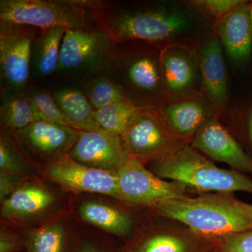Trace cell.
<instances>
[{
    "mask_svg": "<svg viewBox=\"0 0 252 252\" xmlns=\"http://www.w3.org/2000/svg\"><path fill=\"white\" fill-rule=\"evenodd\" d=\"M230 193L205 194L196 198L176 197L151 207L158 215L177 220L193 233L217 240L252 230V223L233 201Z\"/></svg>",
    "mask_w": 252,
    "mask_h": 252,
    "instance_id": "6da1fadb",
    "label": "cell"
},
{
    "mask_svg": "<svg viewBox=\"0 0 252 252\" xmlns=\"http://www.w3.org/2000/svg\"><path fill=\"white\" fill-rule=\"evenodd\" d=\"M100 0H0V23L73 31L100 27Z\"/></svg>",
    "mask_w": 252,
    "mask_h": 252,
    "instance_id": "7a4b0ae2",
    "label": "cell"
},
{
    "mask_svg": "<svg viewBox=\"0 0 252 252\" xmlns=\"http://www.w3.org/2000/svg\"><path fill=\"white\" fill-rule=\"evenodd\" d=\"M150 171L161 179L180 182L200 191L252 193V180L241 172L220 168L185 144L173 153L149 162Z\"/></svg>",
    "mask_w": 252,
    "mask_h": 252,
    "instance_id": "3957f363",
    "label": "cell"
},
{
    "mask_svg": "<svg viewBox=\"0 0 252 252\" xmlns=\"http://www.w3.org/2000/svg\"><path fill=\"white\" fill-rule=\"evenodd\" d=\"M138 45V40L116 41L105 73L127 100L140 108L157 107L155 97L162 82L161 57Z\"/></svg>",
    "mask_w": 252,
    "mask_h": 252,
    "instance_id": "277c9868",
    "label": "cell"
},
{
    "mask_svg": "<svg viewBox=\"0 0 252 252\" xmlns=\"http://www.w3.org/2000/svg\"><path fill=\"white\" fill-rule=\"evenodd\" d=\"M99 20L115 41L155 43L182 32L189 24L185 15L162 6L132 8L112 1H104Z\"/></svg>",
    "mask_w": 252,
    "mask_h": 252,
    "instance_id": "5b68a950",
    "label": "cell"
},
{
    "mask_svg": "<svg viewBox=\"0 0 252 252\" xmlns=\"http://www.w3.org/2000/svg\"><path fill=\"white\" fill-rule=\"evenodd\" d=\"M115 43L102 26L90 31L66 30L54 81H72L81 84L104 74Z\"/></svg>",
    "mask_w": 252,
    "mask_h": 252,
    "instance_id": "8992f818",
    "label": "cell"
},
{
    "mask_svg": "<svg viewBox=\"0 0 252 252\" xmlns=\"http://www.w3.org/2000/svg\"><path fill=\"white\" fill-rule=\"evenodd\" d=\"M121 137L130 157L144 164L173 153L187 144L172 130L159 106L141 108Z\"/></svg>",
    "mask_w": 252,
    "mask_h": 252,
    "instance_id": "52a82bcc",
    "label": "cell"
},
{
    "mask_svg": "<svg viewBox=\"0 0 252 252\" xmlns=\"http://www.w3.org/2000/svg\"><path fill=\"white\" fill-rule=\"evenodd\" d=\"M37 31L0 23V89L25 94L31 87V47Z\"/></svg>",
    "mask_w": 252,
    "mask_h": 252,
    "instance_id": "ba28073f",
    "label": "cell"
},
{
    "mask_svg": "<svg viewBox=\"0 0 252 252\" xmlns=\"http://www.w3.org/2000/svg\"><path fill=\"white\" fill-rule=\"evenodd\" d=\"M122 202L152 207L167 199L185 196L187 186L167 182L144 166L143 162L129 157L117 172Z\"/></svg>",
    "mask_w": 252,
    "mask_h": 252,
    "instance_id": "9c48e42d",
    "label": "cell"
},
{
    "mask_svg": "<svg viewBox=\"0 0 252 252\" xmlns=\"http://www.w3.org/2000/svg\"><path fill=\"white\" fill-rule=\"evenodd\" d=\"M44 171L48 180L65 191L103 194L122 201L116 172L86 166L69 155L46 164Z\"/></svg>",
    "mask_w": 252,
    "mask_h": 252,
    "instance_id": "30bf717a",
    "label": "cell"
},
{
    "mask_svg": "<svg viewBox=\"0 0 252 252\" xmlns=\"http://www.w3.org/2000/svg\"><path fill=\"white\" fill-rule=\"evenodd\" d=\"M80 130L45 120H36L13 134L28 157L49 163L69 155Z\"/></svg>",
    "mask_w": 252,
    "mask_h": 252,
    "instance_id": "8fae6325",
    "label": "cell"
},
{
    "mask_svg": "<svg viewBox=\"0 0 252 252\" xmlns=\"http://www.w3.org/2000/svg\"><path fill=\"white\" fill-rule=\"evenodd\" d=\"M69 156L86 166L116 173L130 157L121 136L104 130L80 131Z\"/></svg>",
    "mask_w": 252,
    "mask_h": 252,
    "instance_id": "7c38bea8",
    "label": "cell"
},
{
    "mask_svg": "<svg viewBox=\"0 0 252 252\" xmlns=\"http://www.w3.org/2000/svg\"><path fill=\"white\" fill-rule=\"evenodd\" d=\"M190 147L213 160L228 164L235 171L252 174V157L215 119H206L192 139Z\"/></svg>",
    "mask_w": 252,
    "mask_h": 252,
    "instance_id": "4fadbf2b",
    "label": "cell"
},
{
    "mask_svg": "<svg viewBox=\"0 0 252 252\" xmlns=\"http://www.w3.org/2000/svg\"><path fill=\"white\" fill-rule=\"evenodd\" d=\"M215 244L189 228H164L137 237L124 252H210L215 250Z\"/></svg>",
    "mask_w": 252,
    "mask_h": 252,
    "instance_id": "5bb4252c",
    "label": "cell"
},
{
    "mask_svg": "<svg viewBox=\"0 0 252 252\" xmlns=\"http://www.w3.org/2000/svg\"><path fill=\"white\" fill-rule=\"evenodd\" d=\"M65 32L64 28H38L31 47V86L49 87L54 82Z\"/></svg>",
    "mask_w": 252,
    "mask_h": 252,
    "instance_id": "9a60e30c",
    "label": "cell"
},
{
    "mask_svg": "<svg viewBox=\"0 0 252 252\" xmlns=\"http://www.w3.org/2000/svg\"><path fill=\"white\" fill-rule=\"evenodd\" d=\"M56 104L69 127L80 131L103 130L94 119L93 108L80 83L56 80L49 86Z\"/></svg>",
    "mask_w": 252,
    "mask_h": 252,
    "instance_id": "2e32d148",
    "label": "cell"
},
{
    "mask_svg": "<svg viewBox=\"0 0 252 252\" xmlns=\"http://www.w3.org/2000/svg\"><path fill=\"white\" fill-rule=\"evenodd\" d=\"M217 32L227 54L235 61L248 59L252 51L250 4L244 1L217 18Z\"/></svg>",
    "mask_w": 252,
    "mask_h": 252,
    "instance_id": "e0dca14e",
    "label": "cell"
},
{
    "mask_svg": "<svg viewBox=\"0 0 252 252\" xmlns=\"http://www.w3.org/2000/svg\"><path fill=\"white\" fill-rule=\"evenodd\" d=\"M54 201V195L42 185L22 184L1 203V215L8 220H26L46 211Z\"/></svg>",
    "mask_w": 252,
    "mask_h": 252,
    "instance_id": "ac0fdd59",
    "label": "cell"
},
{
    "mask_svg": "<svg viewBox=\"0 0 252 252\" xmlns=\"http://www.w3.org/2000/svg\"><path fill=\"white\" fill-rule=\"evenodd\" d=\"M201 69L203 84L209 95L216 103H223L226 97L227 78L219 38L212 39L204 48Z\"/></svg>",
    "mask_w": 252,
    "mask_h": 252,
    "instance_id": "d6986e66",
    "label": "cell"
},
{
    "mask_svg": "<svg viewBox=\"0 0 252 252\" xmlns=\"http://www.w3.org/2000/svg\"><path fill=\"white\" fill-rule=\"evenodd\" d=\"M36 120L32 106L24 94L0 89L1 130L14 134Z\"/></svg>",
    "mask_w": 252,
    "mask_h": 252,
    "instance_id": "ffe728a7",
    "label": "cell"
},
{
    "mask_svg": "<svg viewBox=\"0 0 252 252\" xmlns=\"http://www.w3.org/2000/svg\"><path fill=\"white\" fill-rule=\"evenodd\" d=\"M81 218L91 224L119 236H125L132 228L130 217L116 207L96 201L81 204L79 209Z\"/></svg>",
    "mask_w": 252,
    "mask_h": 252,
    "instance_id": "44dd1931",
    "label": "cell"
},
{
    "mask_svg": "<svg viewBox=\"0 0 252 252\" xmlns=\"http://www.w3.org/2000/svg\"><path fill=\"white\" fill-rule=\"evenodd\" d=\"M159 108L174 132L185 141L193 138L206 121L203 107L193 101L164 104Z\"/></svg>",
    "mask_w": 252,
    "mask_h": 252,
    "instance_id": "7402d4cb",
    "label": "cell"
},
{
    "mask_svg": "<svg viewBox=\"0 0 252 252\" xmlns=\"http://www.w3.org/2000/svg\"><path fill=\"white\" fill-rule=\"evenodd\" d=\"M140 109L130 101L125 99L96 109L94 115L96 122L104 130L121 136Z\"/></svg>",
    "mask_w": 252,
    "mask_h": 252,
    "instance_id": "603a6c76",
    "label": "cell"
},
{
    "mask_svg": "<svg viewBox=\"0 0 252 252\" xmlns=\"http://www.w3.org/2000/svg\"><path fill=\"white\" fill-rule=\"evenodd\" d=\"M162 81L169 91L185 90L193 79V69L183 56L165 52L161 56Z\"/></svg>",
    "mask_w": 252,
    "mask_h": 252,
    "instance_id": "cb8c5ba5",
    "label": "cell"
},
{
    "mask_svg": "<svg viewBox=\"0 0 252 252\" xmlns=\"http://www.w3.org/2000/svg\"><path fill=\"white\" fill-rule=\"evenodd\" d=\"M29 252H65L66 232L61 222L32 230L26 243Z\"/></svg>",
    "mask_w": 252,
    "mask_h": 252,
    "instance_id": "d4e9b609",
    "label": "cell"
},
{
    "mask_svg": "<svg viewBox=\"0 0 252 252\" xmlns=\"http://www.w3.org/2000/svg\"><path fill=\"white\" fill-rule=\"evenodd\" d=\"M81 84L94 110L127 99L120 87L106 73L87 79Z\"/></svg>",
    "mask_w": 252,
    "mask_h": 252,
    "instance_id": "484cf974",
    "label": "cell"
},
{
    "mask_svg": "<svg viewBox=\"0 0 252 252\" xmlns=\"http://www.w3.org/2000/svg\"><path fill=\"white\" fill-rule=\"evenodd\" d=\"M28 157L13 134L1 130L0 171L21 177L27 170Z\"/></svg>",
    "mask_w": 252,
    "mask_h": 252,
    "instance_id": "4316f807",
    "label": "cell"
},
{
    "mask_svg": "<svg viewBox=\"0 0 252 252\" xmlns=\"http://www.w3.org/2000/svg\"><path fill=\"white\" fill-rule=\"evenodd\" d=\"M23 94L32 106L38 120L49 121L69 126L65 118L56 104L49 87L31 86Z\"/></svg>",
    "mask_w": 252,
    "mask_h": 252,
    "instance_id": "83f0119b",
    "label": "cell"
},
{
    "mask_svg": "<svg viewBox=\"0 0 252 252\" xmlns=\"http://www.w3.org/2000/svg\"><path fill=\"white\" fill-rule=\"evenodd\" d=\"M213 252H252V230L217 240Z\"/></svg>",
    "mask_w": 252,
    "mask_h": 252,
    "instance_id": "f1b7e54d",
    "label": "cell"
},
{
    "mask_svg": "<svg viewBox=\"0 0 252 252\" xmlns=\"http://www.w3.org/2000/svg\"><path fill=\"white\" fill-rule=\"evenodd\" d=\"M243 1L242 0H197L192 4L220 18Z\"/></svg>",
    "mask_w": 252,
    "mask_h": 252,
    "instance_id": "f546056e",
    "label": "cell"
},
{
    "mask_svg": "<svg viewBox=\"0 0 252 252\" xmlns=\"http://www.w3.org/2000/svg\"><path fill=\"white\" fill-rule=\"evenodd\" d=\"M21 185V177L0 172V200L1 203L12 195Z\"/></svg>",
    "mask_w": 252,
    "mask_h": 252,
    "instance_id": "4dcf8cb0",
    "label": "cell"
},
{
    "mask_svg": "<svg viewBox=\"0 0 252 252\" xmlns=\"http://www.w3.org/2000/svg\"><path fill=\"white\" fill-rule=\"evenodd\" d=\"M21 248V244L14 235L4 231L0 235V252H16Z\"/></svg>",
    "mask_w": 252,
    "mask_h": 252,
    "instance_id": "1f68e13d",
    "label": "cell"
},
{
    "mask_svg": "<svg viewBox=\"0 0 252 252\" xmlns=\"http://www.w3.org/2000/svg\"><path fill=\"white\" fill-rule=\"evenodd\" d=\"M235 205L238 207L240 212L246 217L252 223V205L247 203H244L243 201L238 200L236 198H233Z\"/></svg>",
    "mask_w": 252,
    "mask_h": 252,
    "instance_id": "d6a6232c",
    "label": "cell"
},
{
    "mask_svg": "<svg viewBox=\"0 0 252 252\" xmlns=\"http://www.w3.org/2000/svg\"><path fill=\"white\" fill-rule=\"evenodd\" d=\"M77 252H99L97 248H94V245H85L81 247L78 250Z\"/></svg>",
    "mask_w": 252,
    "mask_h": 252,
    "instance_id": "836d02e7",
    "label": "cell"
},
{
    "mask_svg": "<svg viewBox=\"0 0 252 252\" xmlns=\"http://www.w3.org/2000/svg\"><path fill=\"white\" fill-rule=\"evenodd\" d=\"M249 138L252 147V109L250 113V122H249Z\"/></svg>",
    "mask_w": 252,
    "mask_h": 252,
    "instance_id": "e575fe53",
    "label": "cell"
},
{
    "mask_svg": "<svg viewBox=\"0 0 252 252\" xmlns=\"http://www.w3.org/2000/svg\"><path fill=\"white\" fill-rule=\"evenodd\" d=\"M250 16H251V21L252 26V3L250 4Z\"/></svg>",
    "mask_w": 252,
    "mask_h": 252,
    "instance_id": "d590c367",
    "label": "cell"
}]
</instances>
